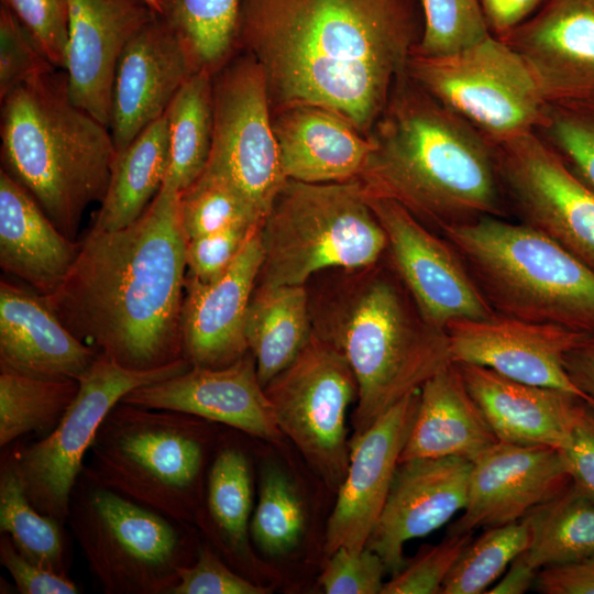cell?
Returning <instances> with one entry per match:
<instances>
[{
    "instance_id": "obj_1",
    "label": "cell",
    "mask_w": 594,
    "mask_h": 594,
    "mask_svg": "<svg viewBox=\"0 0 594 594\" xmlns=\"http://www.w3.org/2000/svg\"><path fill=\"white\" fill-rule=\"evenodd\" d=\"M422 28L420 0H241L235 52L261 66L272 113L320 106L369 136Z\"/></svg>"
},
{
    "instance_id": "obj_2",
    "label": "cell",
    "mask_w": 594,
    "mask_h": 594,
    "mask_svg": "<svg viewBox=\"0 0 594 594\" xmlns=\"http://www.w3.org/2000/svg\"><path fill=\"white\" fill-rule=\"evenodd\" d=\"M187 238L179 193L162 186L130 226L89 229L61 286L43 296L81 342L133 370L184 358Z\"/></svg>"
},
{
    "instance_id": "obj_3",
    "label": "cell",
    "mask_w": 594,
    "mask_h": 594,
    "mask_svg": "<svg viewBox=\"0 0 594 594\" xmlns=\"http://www.w3.org/2000/svg\"><path fill=\"white\" fill-rule=\"evenodd\" d=\"M370 139L359 176L370 195L395 200L425 226L506 216L495 145L405 73Z\"/></svg>"
},
{
    "instance_id": "obj_4",
    "label": "cell",
    "mask_w": 594,
    "mask_h": 594,
    "mask_svg": "<svg viewBox=\"0 0 594 594\" xmlns=\"http://www.w3.org/2000/svg\"><path fill=\"white\" fill-rule=\"evenodd\" d=\"M308 289L314 334L346 359L356 383L353 435L452 364L444 329L425 318L388 262L322 272Z\"/></svg>"
},
{
    "instance_id": "obj_5",
    "label": "cell",
    "mask_w": 594,
    "mask_h": 594,
    "mask_svg": "<svg viewBox=\"0 0 594 594\" xmlns=\"http://www.w3.org/2000/svg\"><path fill=\"white\" fill-rule=\"evenodd\" d=\"M1 100V168L75 240L103 199L117 156L110 130L76 106L64 70L35 76Z\"/></svg>"
},
{
    "instance_id": "obj_6",
    "label": "cell",
    "mask_w": 594,
    "mask_h": 594,
    "mask_svg": "<svg viewBox=\"0 0 594 594\" xmlns=\"http://www.w3.org/2000/svg\"><path fill=\"white\" fill-rule=\"evenodd\" d=\"M495 314L594 332V271L522 223L486 216L444 228Z\"/></svg>"
},
{
    "instance_id": "obj_7",
    "label": "cell",
    "mask_w": 594,
    "mask_h": 594,
    "mask_svg": "<svg viewBox=\"0 0 594 594\" xmlns=\"http://www.w3.org/2000/svg\"><path fill=\"white\" fill-rule=\"evenodd\" d=\"M215 425L186 413L120 400L99 427L82 472L147 508L190 525L204 501V473Z\"/></svg>"
},
{
    "instance_id": "obj_8",
    "label": "cell",
    "mask_w": 594,
    "mask_h": 594,
    "mask_svg": "<svg viewBox=\"0 0 594 594\" xmlns=\"http://www.w3.org/2000/svg\"><path fill=\"white\" fill-rule=\"evenodd\" d=\"M256 285H306L330 270H356L386 253L385 232L359 178L326 184L287 179L262 221Z\"/></svg>"
},
{
    "instance_id": "obj_9",
    "label": "cell",
    "mask_w": 594,
    "mask_h": 594,
    "mask_svg": "<svg viewBox=\"0 0 594 594\" xmlns=\"http://www.w3.org/2000/svg\"><path fill=\"white\" fill-rule=\"evenodd\" d=\"M67 524L106 594H170L198 548L189 524L170 519L79 474Z\"/></svg>"
},
{
    "instance_id": "obj_10",
    "label": "cell",
    "mask_w": 594,
    "mask_h": 594,
    "mask_svg": "<svg viewBox=\"0 0 594 594\" xmlns=\"http://www.w3.org/2000/svg\"><path fill=\"white\" fill-rule=\"evenodd\" d=\"M406 73L494 145L537 131L548 106L522 57L492 34L448 54L413 51Z\"/></svg>"
},
{
    "instance_id": "obj_11",
    "label": "cell",
    "mask_w": 594,
    "mask_h": 594,
    "mask_svg": "<svg viewBox=\"0 0 594 594\" xmlns=\"http://www.w3.org/2000/svg\"><path fill=\"white\" fill-rule=\"evenodd\" d=\"M186 359L153 370L128 369L98 354L79 378V389L57 427L32 443L7 446L26 496L41 513L67 524L73 487L109 411L134 388L190 369Z\"/></svg>"
},
{
    "instance_id": "obj_12",
    "label": "cell",
    "mask_w": 594,
    "mask_h": 594,
    "mask_svg": "<svg viewBox=\"0 0 594 594\" xmlns=\"http://www.w3.org/2000/svg\"><path fill=\"white\" fill-rule=\"evenodd\" d=\"M277 425L332 490L350 461L346 411L358 383L346 359L312 336L296 359L264 387Z\"/></svg>"
},
{
    "instance_id": "obj_13",
    "label": "cell",
    "mask_w": 594,
    "mask_h": 594,
    "mask_svg": "<svg viewBox=\"0 0 594 594\" xmlns=\"http://www.w3.org/2000/svg\"><path fill=\"white\" fill-rule=\"evenodd\" d=\"M213 136L204 172L232 185L262 216L286 183L264 73L234 53L212 75Z\"/></svg>"
},
{
    "instance_id": "obj_14",
    "label": "cell",
    "mask_w": 594,
    "mask_h": 594,
    "mask_svg": "<svg viewBox=\"0 0 594 594\" xmlns=\"http://www.w3.org/2000/svg\"><path fill=\"white\" fill-rule=\"evenodd\" d=\"M506 200L520 222L594 271V189L537 131L495 145Z\"/></svg>"
},
{
    "instance_id": "obj_15",
    "label": "cell",
    "mask_w": 594,
    "mask_h": 594,
    "mask_svg": "<svg viewBox=\"0 0 594 594\" xmlns=\"http://www.w3.org/2000/svg\"><path fill=\"white\" fill-rule=\"evenodd\" d=\"M366 198L385 232L386 257L427 320L446 330L455 320L495 315L442 234L393 199L367 193Z\"/></svg>"
},
{
    "instance_id": "obj_16",
    "label": "cell",
    "mask_w": 594,
    "mask_h": 594,
    "mask_svg": "<svg viewBox=\"0 0 594 594\" xmlns=\"http://www.w3.org/2000/svg\"><path fill=\"white\" fill-rule=\"evenodd\" d=\"M570 484L558 449L498 440L472 462L468 504L447 534H473L520 520Z\"/></svg>"
},
{
    "instance_id": "obj_17",
    "label": "cell",
    "mask_w": 594,
    "mask_h": 594,
    "mask_svg": "<svg viewBox=\"0 0 594 594\" xmlns=\"http://www.w3.org/2000/svg\"><path fill=\"white\" fill-rule=\"evenodd\" d=\"M419 402V389L381 415L350 440L346 474L338 488L326 530L324 552L362 551L386 503Z\"/></svg>"
},
{
    "instance_id": "obj_18",
    "label": "cell",
    "mask_w": 594,
    "mask_h": 594,
    "mask_svg": "<svg viewBox=\"0 0 594 594\" xmlns=\"http://www.w3.org/2000/svg\"><path fill=\"white\" fill-rule=\"evenodd\" d=\"M446 331L452 363L484 366L521 383L570 392L593 404L573 385L563 365L564 354L587 333L498 314L455 320Z\"/></svg>"
},
{
    "instance_id": "obj_19",
    "label": "cell",
    "mask_w": 594,
    "mask_h": 594,
    "mask_svg": "<svg viewBox=\"0 0 594 594\" xmlns=\"http://www.w3.org/2000/svg\"><path fill=\"white\" fill-rule=\"evenodd\" d=\"M121 402L186 413L267 441L279 442L284 437L250 350L228 366H190L176 376L134 388Z\"/></svg>"
},
{
    "instance_id": "obj_20",
    "label": "cell",
    "mask_w": 594,
    "mask_h": 594,
    "mask_svg": "<svg viewBox=\"0 0 594 594\" xmlns=\"http://www.w3.org/2000/svg\"><path fill=\"white\" fill-rule=\"evenodd\" d=\"M472 462L461 458H422L398 463L382 514L366 542L396 574L405 565L404 546L425 537L463 512Z\"/></svg>"
},
{
    "instance_id": "obj_21",
    "label": "cell",
    "mask_w": 594,
    "mask_h": 594,
    "mask_svg": "<svg viewBox=\"0 0 594 594\" xmlns=\"http://www.w3.org/2000/svg\"><path fill=\"white\" fill-rule=\"evenodd\" d=\"M501 40L526 62L547 103L594 102V0H546Z\"/></svg>"
},
{
    "instance_id": "obj_22",
    "label": "cell",
    "mask_w": 594,
    "mask_h": 594,
    "mask_svg": "<svg viewBox=\"0 0 594 594\" xmlns=\"http://www.w3.org/2000/svg\"><path fill=\"white\" fill-rule=\"evenodd\" d=\"M64 72L72 101L109 128L120 56L157 14L142 0H68Z\"/></svg>"
},
{
    "instance_id": "obj_23",
    "label": "cell",
    "mask_w": 594,
    "mask_h": 594,
    "mask_svg": "<svg viewBox=\"0 0 594 594\" xmlns=\"http://www.w3.org/2000/svg\"><path fill=\"white\" fill-rule=\"evenodd\" d=\"M260 228L220 278L202 283L186 274L180 326L191 366L224 367L249 352L245 317L264 257Z\"/></svg>"
},
{
    "instance_id": "obj_24",
    "label": "cell",
    "mask_w": 594,
    "mask_h": 594,
    "mask_svg": "<svg viewBox=\"0 0 594 594\" xmlns=\"http://www.w3.org/2000/svg\"><path fill=\"white\" fill-rule=\"evenodd\" d=\"M194 73L185 47L156 14L127 44L117 65L109 121L117 153L164 116Z\"/></svg>"
},
{
    "instance_id": "obj_25",
    "label": "cell",
    "mask_w": 594,
    "mask_h": 594,
    "mask_svg": "<svg viewBox=\"0 0 594 594\" xmlns=\"http://www.w3.org/2000/svg\"><path fill=\"white\" fill-rule=\"evenodd\" d=\"M98 354L65 327L42 295L1 279L0 372L79 381Z\"/></svg>"
},
{
    "instance_id": "obj_26",
    "label": "cell",
    "mask_w": 594,
    "mask_h": 594,
    "mask_svg": "<svg viewBox=\"0 0 594 594\" xmlns=\"http://www.w3.org/2000/svg\"><path fill=\"white\" fill-rule=\"evenodd\" d=\"M455 365L499 441L558 450L565 446L574 414L584 398L521 383L484 366Z\"/></svg>"
},
{
    "instance_id": "obj_27",
    "label": "cell",
    "mask_w": 594,
    "mask_h": 594,
    "mask_svg": "<svg viewBox=\"0 0 594 594\" xmlns=\"http://www.w3.org/2000/svg\"><path fill=\"white\" fill-rule=\"evenodd\" d=\"M272 125L287 179L326 184L359 178L373 147L370 136L320 106L277 110Z\"/></svg>"
},
{
    "instance_id": "obj_28",
    "label": "cell",
    "mask_w": 594,
    "mask_h": 594,
    "mask_svg": "<svg viewBox=\"0 0 594 594\" xmlns=\"http://www.w3.org/2000/svg\"><path fill=\"white\" fill-rule=\"evenodd\" d=\"M79 241L63 234L35 199L0 170V266L42 296L53 294L72 268Z\"/></svg>"
},
{
    "instance_id": "obj_29",
    "label": "cell",
    "mask_w": 594,
    "mask_h": 594,
    "mask_svg": "<svg viewBox=\"0 0 594 594\" xmlns=\"http://www.w3.org/2000/svg\"><path fill=\"white\" fill-rule=\"evenodd\" d=\"M497 441L452 363L420 387L416 416L399 463L446 457L473 462Z\"/></svg>"
},
{
    "instance_id": "obj_30",
    "label": "cell",
    "mask_w": 594,
    "mask_h": 594,
    "mask_svg": "<svg viewBox=\"0 0 594 594\" xmlns=\"http://www.w3.org/2000/svg\"><path fill=\"white\" fill-rule=\"evenodd\" d=\"M249 350L265 387L314 336L306 285H255L244 326Z\"/></svg>"
},
{
    "instance_id": "obj_31",
    "label": "cell",
    "mask_w": 594,
    "mask_h": 594,
    "mask_svg": "<svg viewBox=\"0 0 594 594\" xmlns=\"http://www.w3.org/2000/svg\"><path fill=\"white\" fill-rule=\"evenodd\" d=\"M168 166V128L164 113L118 152L92 229L114 231L140 218L161 190Z\"/></svg>"
},
{
    "instance_id": "obj_32",
    "label": "cell",
    "mask_w": 594,
    "mask_h": 594,
    "mask_svg": "<svg viewBox=\"0 0 594 594\" xmlns=\"http://www.w3.org/2000/svg\"><path fill=\"white\" fill-rule=\"evenodd\" d=\"M253 481L250 461L233 444L219 448L210 464L196 522L234 561L246 558Z\"/></svg>"
},
{
    "instance_id": "obj_33",
    "label": "cell",
    "mask_w": 594,
    "mask_h": 594,
    "mask_svg": "<svg viewBox=\"0 0 594 594\" xmlns=\"http://www.w3.org/2000/svg\"><path fill=\"white\" fill-rule=\"evenodd\" d=\"M212 75L194 73L179 88L165 116L168 128V166L163 186L178 193L205 170L212 145Z\"/></svg>"
},
{
    "instance_id": "obj_34",
    "label": "cell",
    "mask_w": 594,
    "mask_h": 594,
    "mask_svg": "<svg viewBox=\"0 0 594 594\" xmlns=\"http://www.w3.org/2000/svg\"><path fill=\"white\" fill-rule=\"evenodd\" d=\"M65 524L38 512L26 496L10 450L1 448L0 459V531L29 560L57 573L68 575L69 547Z\"/></svg>"
},
{
    "instance_id": "obj_35",
    "label": "cell",
    "mask_w": 594,
    "mask_h": 594,
    "mask_svg": "<svg viewBox=\"0 0 594 594\" xmlns=\"http://www.w3.org/2000/svg\"><path fill=\"white\" fill-rule=\"evenodd\" d=\"M241 0H160L157 15L196 69L215 74L234 53Z\"/></svg>"
},
{
    "instance_id": "obj_36",
    "label": "cell",
    "mask_w": 594,
    "mask_h": 594,
    "mask_svg": "<svg viewBox=\"0 0 594 594\" xmlns=\"http://www.w3.org/2000/svg\"><path fill=\"white\" fill-rule=\"evenodd\" d=\"M76 380H44L0 372V447L34 433L48 436L73 404Z\"/></svg>"
},
{
    "instance_id": "obj_37",
    "label": "cell",
    "mask_w": 594,
    "mask_h": 594,
    "mask_svg": "<svg viewBox=\"0 0 594 594\" xmlns=\"http://www.w3.org/2000/svg\"><path fill=\"white\" fill-rule=\"evenodd\" d=\"M532 541L525 552L537 570L594 556V502L570 486L528 515Z\"/></svg>"
},
{
    "instance_id": "obj_38",
    "label": "cell",
    "mask_w": 594,
    "mask_h": 594,
    "mask_svg": "<svg viewBox=\"0 0 594 594\" xmlns=\"http://www.w3.org/2000/svg\"><path fill=\"white\" fill-rule=\"evenodd\" d=\"M532 535L528 516L485 528L463 549L443 583L441 594L486 593L509 564L529 549Z\"/></svg>"
},
{
    "instance_id": "obj_39",
    "label": "cell",
    "mask_w": 594,
    "mask_h": 594,
    "mask_svg": "<svg viewBox=\"0 0 594 594\" xmlns=\"http://www.w3.org/2000/svg\"><path fill=\"white\" fill-rule=\"evenodd\" d=\"M304 526L305 513L295 487L280 470L266 468L250 521L254 542L266 554H282L295 547Z\"/></svg>"
},
{
    "instance_id": "obj_40",
    "label": "cell",
    "mask_w": 594,
    "mask_h": 594,
    "mask_svg": "<svg viewBox=\"0 0 594 594\" xmlns=\"http://www.w3.org/2000/svg\"><path fill=\"white\" fill-rule=\"evenodd\" d=\"M187 240L238 223H262L256 209L228 182L207 172L179 193Z\"/></svg>"
},
{
    "instance_id": "obj_41",
    "label": "cell",
    "mask_w": 594,
    "mask_h": 594,
    "mask_svg": "<svg viewBox=\"0 0 594 594\" xmlns=\"http://www.w3.org/2000/svg\"><path fill=\"white\" fill-rule=\"evenodd\" d=\"M424 28L414 52L442 55L468 47L491 33L479 0H420Z\"/></svg>"
},
{
    "instance_id": "obj_42",
    "label": "cell",
    "mask_w": 594,
    "mask_h": 594,
    "mask_svg": "<svg viewBox=\"0 0 594 594\" xmlns=\"http://www.w3.org/2000/svg\"><path fill=\"white\" fill-rule=\"evenodd\" d=\"M537 132L594 189V102L548 103Z\"/></svg>"
},
{
    "instance_id": "obj_43",
    "label": "cell",
    "mask_w": 594,
    "mask_h": 594,
    "mask_svg": "<svg viewBox=\"0 0 594 594\" xmlns=\"http://www.w3.org/2000/svg\"><path fill=\"white\" fill-rule=\"evenodd\" d=\"M473 534L449 535L417 556L384 583L381 594H441L449 573Z\"/></svg>"
},
{
    "instance_id": "obj_44",
    "label": "cell",
    "mask_w": 594,
    "mask_h": 594,
    "mask_svg": "<svg viewBox=\"0 0 594 594\" xmlns=\"http://www.w3.org/2000/svg\"><path fill=\"white\" fill-rule=\"evenodd\" d=\"M34 37L0 4V99L35 76L54 69Z\"/></svg>"
},
{
    "instance_id": "obj_45",
    "label": "cell",
    "mask_w": 594,
    "mask_h": 594,
    "mask_svg": "<svg viewBox=\"0 0 594 594\" xmlns=\"http://www.w3.org/2000/svg\"><path fill=\"white\" fill-rule=\"evenodd\" d=\"M34 37L51 64L64 70L68 41V0H1Z\"/></svg>"
},
{
    "instance_id": "obj_46",
    "label": "cell",
    "mask_w": 594,
    "mask_h": 594,
    "mask_svg": "<svg viewBox=\"0 0 594 594\" xmlns=\"http://www.w3.org/2000/svg\"><path fill=\"white\" fill-rule=\"evenodd\" d=\"M261 223H238L188 240L187 276L202 283L220 278Z\"/></svg>"
},
{
    "instance_id": "obj_47",
    "label": "cell",
    "mask_w": 594,
    "mask_h": 594,
    "mask_svg": "<svg viewBox=\"0 0 594 594\" xmlns=\"http://www.w3.org/2000/svg\"><path fill=\"white\" fill-rule=\"evenodd\" d=\"M386 572L382 558L367 547L360 552L339 548L329 556L319 581L327 594H381Z\"/></svg>"
},
{
    "instance_id": "obj_48",
    "label": "cell",
    "mask_w": 594,
    "mask_h": 594,
    "mask_svg": "<svg viewBox=\"0 0 594 594\" xmlns=\"http://www.w3.org/2000/svg\"><path fill=\"white\" fill-rule=\"evenodd\" d=\"M268 587L257 585L235 573L209 546L200 544L195 562L179 571L170 594H267Z\"/></svg>"
},
{
    "instance_id": "obj_49",
    "label": "cell",
    "mask_w": 594,
    "mask_h": 594,
    "mask_svg": "<svg viewBox=\"0 0 594 594\" xmlns=\"http://www.w3.org/2000/svg\"><path fill=\"white\" fill-rule=\"evenodd\" d=\"M562 454L571 487L594 502V405L582 400L574 414Z\"/></svg>"
},
{
    "instance_id": "obj_50",
    "label": "cell",
    "mask_w": 594,
    "mask_h": 594,
    "mask_svg": "<svg viewBox=\"0 0 594 594\" xmlns=\"http://www.w3.org/2000/svg\"><path fill=\"white\" fill-rule=\"evenodd\" d=\"M0 563L10 573L21 594L79 593L76 583L68 575L54 573L29 560L6 534L0 537Z\"/></svg>"
},
{
    "instance_id": "obj_51",
    "label": "cell",
    "mask_w": 594,
    "mask_h": 594,
    "mask_svg": "<svg viewBox=\"0 0 594 594\" xmlns=\"http://www.w3.org/2000/svg\"><path fill=\"white\" fill-rule=\"evenodd\" d=\"M534 590L541 594H594V556L540 569Z\"/></svg>"
},
{
    "instance_id": "obj_52",
    "label": "cell",
    "mask_w": 594,
    "mask_h": 594,
    "mask_svg": "<svg viewBox=\"0 0 594 594\" xmlns=\"http://www.w3.org/2000/svg\"><path fill=\"white\" fill-rule=\"evenodd\" d=\"M490 33L503 38L531 18L546 0H479Z\"/></svg>"
},
{
    "instance_id": "obj_53",
    "label": "cell",
    "mask_w": 594,
    "mask_h": 594,
    "mask_svg": "<svg viewBox=\"0 0 594 594\" xmlns=\"http://www.w3.org/2000/svg\"><path fill=\"white\" fill-rule=\"evenodd\" d=\"M563 365L573 385L594 404V332L564 354Z\"/></svg>"
},
{
    "instance_id": "obj_54",
    "label": "cell",
    "mask_w": 594,
    "mask_h": 594,
    "mask_svg": "<svg viewBox=\"0 0 594 594\" xmlns=\"http://www.w3.org/2000/svg\"><path fill=\"white\" fill-rule=\"evenodd\" d=\"M526 559L525 552L518 556L505 573L486 591L488 594H522L534 588L538 574Z\"/></svg>"
},
{
    "instance_id": "obj_55",
    "label": "cell",
    "mask_w": 594,
    "mask_h": 594,
    "mask_svg": "<svg viewBox=\"0 0 594 594\" xmlns=\"http://www.w3.org/2000/svg\"><path fill=\"white\" fill-rule=\"evenodd\" d=\"M144 1L151 9H153L156 13L160 11V0H142Z\"/></svg>"
}]
</instances>
